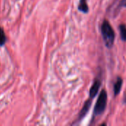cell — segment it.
Instances as JSON below:
<instances>
[{"label":"cell","mask_w":126,"mask_h":126,"mask_svg":"<svg viewBox=\"0 0 126 126\" xmlns=\"http://www.w3.org/2000/svg\"><path fill=\"white\" fill-rule=\"evenodd\" d=\"M6 42V35L4 32V30L0 27V46H3Z\"/></svg>","instance_id":"8"},{"label":"cell","mask_w":126,"mask_h":126,"mask_svg":"<svg viewBox=\"0 0 126 126\" xmlns=\"http://www.w3.org/2000/svg\"><path fill=\"white\" fill-rule=\"evenodd\" d=\"M100 85H101V81L100 80H96L92 86L91 87L90 89V91H89V97L90 98L93 99L95 97L96 94H97L99 89H100Z\"/></svg>","instance_id":"3"},{"label":"cell","mask_w":126,"mask_h":126,"mask_svg":"<svg viewBox=\"0 0 126 126\" xmlns=\"http://www.w3.org/2000/svg\"><path fill=\"white\" fill-rule=\"evenodd\" d=\"M120 5L122 7H126V0H121L120 1Z\"/></svg>","instance_id":"9"},{"label":"cell","mask_w":126,"mask_h":126,"mask_svg":"<svg viewBox=\"0 0 126 126\" xmlns=\"http://www.w3.org/2000/svg\"><path fill=\"white\" fill-rule=\"evenodd\" d=\"M101 32L107 47H111L114 44L115 39V33L110 23L105 20L101 26Z\"/></svg>","instance_id":"1"},{"label":"cell","mask_w":126,"mask_h":126,"mask_svg":"<svg viewBox=\"0 0 126 126\" xmlns=\"http://www.w3.org/2000/svg\"><path fill=\"white\" fill-rule=\"evenodd\" d=\"M91 105H92V101H91L90 100H87V101L85 103V104H84V106H83V109H81L80 112L79 113L78 120H82V119L86 116V114H87V112L89 111V109H90Z\"/></svg>","instance_id":"4"},{"label":"cell","mask_w":126,"mask_h":126,"mask_svg":"<svg viewBox=\"0 0 126 126\" xmlns=\"http://www.w3.org/2000/svg\"><path fill=\"white\" fill-rule=\"evenodd\" d=\"M107 104V93L105 90H103L100 94L97 103L94 109V115L99 116L105 111Z\"/></svg>","instance_id":"2"},{"label":"cell","mask_w":126,"mask_h":126,"mask_svg":"<svg viewBox=\"0 0 126 126\" xmlns=\"http://www.w3.org/2000/svg\"><path fill=\"white\" fill-rule=\"evenodd\" d=\"M120 29V36L121 39L123 41H126V25L125 24H121L119 27Z\"/></svg>","instance_id":"7"},{"label":"cell","mask_w":126,"mask_h":126,"mask_svg":"<svg viewBox=\"0 0 126 126\" xmlns=\"http://www.w3.org/2000/svg\"><path fill=\"white\" fill-rule=\"evenodd\" d=\"M78 10L84 13H88L89 7L87 4V0H80L79 5H78Z\"/></svg>","instance_id":"6"},{"label":"cell","mask_w":126,"mask_h":126,"mask_svg":"<svg viewBox=\"0 0 126 126\" xmlns=\"http://www.w3.org/2000/svg\"><path fill=\"white\" fill-rule=\"evenodd\" d=\"M122 86H123V80L121 78H118L117 81L114 83V92L115 95H117L120 92Z\"/></svg>","instance_id":"5"}]
</instances>
